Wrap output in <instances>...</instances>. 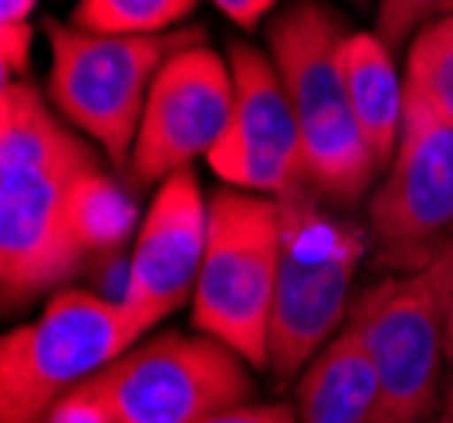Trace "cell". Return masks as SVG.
Wrapping results in <instances>:
<instances>
[{
	"mask_svg": "<svg viewBox=\"0 0 453 423\" xmlns=\"http://www.w3.org/2000/svg\"><path fill=\"white\" fill-rule=\"evenodd\" d=\"M379 258L403 274L423 271L453 231V126L406 88V112L386 180L369 200Z\"/></svg>",
	"mask_w": 453,
	"mask_h": 423,
	"instance_id": "obj_9",
	"label": "cell"
},
{
	"mask_svg": "<svg viewBox=\"0 0 453 423\" xmlns=\"http://www.w3.org/2000/svg\"><path fill=\"white\" fill-rule=\"evenodd\" d=\"M342 85L369 153L376 156L379 170H389L406 112V78H399L393 51L376 31L349 35L342 48Z\"/></svg>",
	"mask_w": 453,
	"mask_h": 423,
	"instance_id": "obj_13",
	"label": "cell"
},
{
	"mask_svg": "<svg viewBox=\"0 0 453 423\" xmlns=\"http://www.w3.org/2000/svg\"><path fill=\"white\" fill-rule=\"evenodd\" d=\"M423 274H426V281L434 288L436 311H440V332H443V349H447V359L453 363V237H443L436 244Z\"/></svg>",
	"mask_w": 453,
	"mask_h": 423,
	"instance_id": "obj_19",
	"label": "cell"
},
{
	"mask_svg": "<svg viewBox=\"0 0 453 423\" xmlns=\"http://www.w3.org/2000/svg\"><path fill=\"white\" fill-rule=\"evenodd\" d=\"M284 244L281 196L220 187L210 196L203 268L193 291V328L267 373V332Z\"/></svg>",
	"mask_w": 453,
	"mask_h": 423,
	"instance_id": "obj_3",
	"label": "cell"
},
{
	"mask_svg": "<svg viewBox=\"0 0 453 423\" xmlns=\"http://www.w3.org/2000/svg\"><path fill=\"white\" fill-rule=\"evenodd\" d=\"M38 0H0V24H24Z\"/></svg>",
	"mask_w": 453,
	"mask_h": 423,
	"instance_id": "obj_24",
	"label": "cell"
},
{
	"mask_svg": "<svg viewBox=\"0 0 453 423\" xmlns=\"http://www.w3.org/2000/svg\"><path fill=\"white\" fill-rule=\"evenodd\" d=\"M31 24H0V65L4 81H14V75H24L31 65Z\"/></svg>",
	"mask_w": 453,
	"mask_h": 423,
	"instance_id": "obj_20",
	"label": "cell"
},
{
	"mask_svg": "<svg viewBox=\"0 0 453 423\" xmlns=\"http://www.w3.org/2000/svg\"><path fill=\"white\" fill-rule=\"evenodd\" d=\"M48 423H112V420H109L92 400H85V396H78V393H68V396L51 410Z\"/></svg>",
	"mask_w": 453,
	"mask_h": 423,
	"instance_id": "obj_22",
	"label": "cell"
},
{
	"mask_svg": "<svg viewBox=\"0 0 453 423\" xmlns=\"http://www.w3.org/2000/svg\"><path fill=\"white\" fill-rule=\"evenodd\" d=\"M135 227V204L102 166L78 180L72 193V241L81 258H109L126 248Z\"/></svg>",
	"mask_w": 453,
	"mask_h": 423,
	"instance_id": "obj_15",
	"label": "cell"
},
{
	"mask_svg": "<svg viewBox=\"0 0 453 423\" xmlns=\"http://www.w3.org/2000/svg\"><path fill=\"white\" fill-rule=\"evenodd\" d=\"M443 417L453 423V383H450V389H447V406H443Z\"/></svg>",
	"mask_w": 453,
	"mask_h": 423,
	"instance_id": "obj_25",
	"label": "cell"
},
{
	"mask_svg": "<svg viewBox=\"0 0 453 423\" xmlns=\"http://www.w3.org/2000/svg\"><path fill=\"white\" fill-rule=\"evenodd\" d=\"M95 150L24 78L0 92V295L14 315L61 291L85 258L72 241V193Z\"/></svg>",
	"mask_w": 453,
	"mask_h": 423,
	"instance_id": "obj_1",
	"label": "cell"
},
{
	"mask_svg": "<svg viewBox=\"0 0 453 423\" xmlns=\"http://www.w3.org/2000/svg\"><path fill=\"white\" fill-rule=\"evenodd\" d=\"M406 88L453 126V14L423 27L406 51Z\"/></svg>",
	"mask_w": 453,
	"mask_h": 423,
	"instance_id": "obj_17",
	"label": "cell"
},
{
	"mask_svg": "<svg viewBox=\"0 0 453 423\" xmlns=\"http://www.w3.org/2000/svg\"><path fill=\"white\" fill-rule=\"evenodd\" d=\"M379 380L352 328L321 349L295 383L298 423H372Z\"/></svg>",
	"mask_w": 453,
	"mask_h": 423,
	"instance_id": "obj_14",
	"label": "cell"
},
{
	"mask_svg": "<svg viewBox=\"0 0 453 423\" xmlns=\"http://www.w3.org/2000/svg\"><path fill=\"white\" fill-rule=\"evenodd\" d=\"M200 423H298L295 404H237L210 413Z\"/></svg>",
	"mask_w": 453,
	"mask_h": 423,
	"instance_id": "obj_21",
	"label": "cell"
},
{
	"mask_svg": "<svg viewBox=\"0 0 453 423\" xmlns=\"http://www.w3.org/2000/svg\"><path fill=\"white\" fill-rule=\"evenodd\" d=\"M234 105L230 65L207 44L176 51L152 78L142 109L129 173L135 183H163L189 170L196 156H210L224 139Z\"/></svg>",
	"mask_w": 453,
	"mask_h": 423,
	"instance_id": "obj_11",
	"label": "cell"
},
{
	"mask_svg": "<svg viewBox=\"0 0 453 423\" xmlns=\"http://www.w3.org/2000/svg\"><path fill=\"white\" fill-rule=\"evenodd\" d=\"M213 4H217L237 27H254L278 0H213Z\"/></svg>",
	"mask_w": 453,
	"mask_h": 423,
	"instance_id": "obj_23",
	"label": "cell"
},
{
	"mask_svg": "<svg viewBox=\"0 0 453 423\" xmlns=\"http://www.w3.org/2000/svg\"><path fill=\"white\" fill-rule=\"evenodd\" d=\"M345 328L356 332L376 369L379 410L372 423H426L440 400L447 359L426 274H389L362 288L349 305Z\"/></svg>",
	"mask_w": 453,
	"mask_h": 423,
	"instance_id": "obj_8",
	"label": "cell"
},
{
	"mask_svg": "<svg viewBox=\"0 0 453 423\" xmlns=\"http://www.w3.org/2000/svg\"><path fill=\"white\" fill-rule=\"evenodd\" d=\"M75 393L112 423H200L254 400V365L210 335L163 332L135 342Z\"/></svg>",
	"mask_w": 453,
	"mask_h": 423,
	"instance_id": "obj_7",
	"label": "cell"
},
{
	"mask_svg": "<svg viewBox=\"0 0 453 423\" xmlns=\"http://www.w3.org/2000/svg\"><path fill=\"white\" fill-rule=\"evenodd\" d=\"M200 0H78L72 24L88 35H170Z\"/></svg>",
	"mask_w": 453,
	"mask_h": 423,
	"instance_id": "obj_16",
	"label": "cell"
},
{
	"mask_svg": "<svg viewBox=\"0 0 453 423\" xmlns=\"http://www.w3.org/2000/svg\"><path fill=\"white\" fill-rule=\"evenodd\" d=\"M135 342L119 302L88 288H61L38 319L0 342V423H48L68 393L115 363Z\"/></svg>",
	"mask_w": 453,
	"mask_h": 423,
	"instance_id": "obj_6",
	"label": "cell"
},
{
	"mask_svg": "<svg viewBox=\"0 0 453 423\" xmlns=\"http://www.w3.org/2000/svg\"><path fill=\"white\" fill-rule=\"evenodd\" d=\"M450 237H453V231H450Z\"/></svg>",
	"mask_w": 453,
	"mask_h": 423,
	"instance_id": "obj_27",
	"label": "cell"
},
{
	"mask_svg": "<svg viewBox=\"0 0 453 423\" xmlns=\"http://www.w3.org/2000/svg\"><path fill=\"white\" fill-rule=\"evenodd\" d=\"M281 204L284 244L267 332V373L278 383H291L345 328L365 241L321 213L308 187L291 190Z\"/></svg>",
	"mask_w": 453,
	"mask_h": 423,
	"instance_id": "obj_5",
	"label": "cell"
},
{
	"mask_svg": "<svg viewBox=\"0 0 453 423\" xmlns=\"http://www.w3.org/2000/svg\"><path fill=\"white\" fill-rule=\"evenodd\" d=\"M226 65L234 105L224 139L207 156L210 170L234 190L288 196L304 187L302 133L274 58L247 41H230Z\"/></svg>",
	"mask_w": 453,
	"mask_h": 423,
	"instance_id": "obj_10",
	"label": "cell"
},
{
	"mask_svg": "<svg viewBox=\"0 0 453 423\" xmlns=\"http://www.w3.org/2000/svg\"><path fill=\"white\" fill-rule=\"evenodd\" d=\"M426 423H450V420H447V417H440V420H426Z\"/></svg>",
	"mask_w": 453,
	"mask_h": 423,
	"instance_id": "obj_26",
	"label": "cell"
},
{
	"mask_svg": "<svg viewBox=\"0 0 453 423\" xmlns=\"http://www.w3.org/2000/svg\"><path fill=\"white\" fill-rule=\"evenodd\" d=\"M210 200L193 170L166 176L152 193L126 268V285L115 298L135 335L142 339L156 322L193 302L207 250Z\"/></svg>",
	"mask_w": 453,
	"mask_h": 423,
	"instance_id": "obj_12",
	"label": "cell"
},
{
	"mask_svg": "<svg viewBox=\"0 0 453 423\" xmlns=\"http://www.w3.org/2000/svg\"><path fill=\"white\" fill-rule=\"evenodd\" d=\"M51 44L48 102L72 129L88 135L112 166H129L152 78L189 44H203V31L170 35H88L75 24L48 20Z\"/></svg>",
	"mask_w": 453,
	"mask_h": 423,
	"instance_id": "obj_4",
	"label": "cell"
},
{
	"mask_svg": "<svg viewBox=\"0 0 453 423\" xmlns=\"http://www.w3.org/2000/svg\"><path fill=\"white\" fill-rule=\"evenodd\" d=\"M349 35L339 14L319 0L291 4L267 27V55L302 133L304 187L339 207H356L379 173L342 85V48Z\"/></svg>",
	"mask_w": 453,
	"mask_h": 423,
	"instance_id": "obj_2",
	"label": "cell"
},
{
	"mask_svg": "<svg viewBox=\"0 0 453 423\" xmlns=\"http://www.w3.org/2000/svg\"><path fill=\"white\" fill-rule=\"evenodd\" d=\"M450 14L453 0H379L376 35L389 51H399V48H410L423 27Z\"/></svg>",
	"mask_w": 453,
	"mask_h": 423,
	"instance_id": "obj_18",
	"label": "cell"
}]
</instances>
